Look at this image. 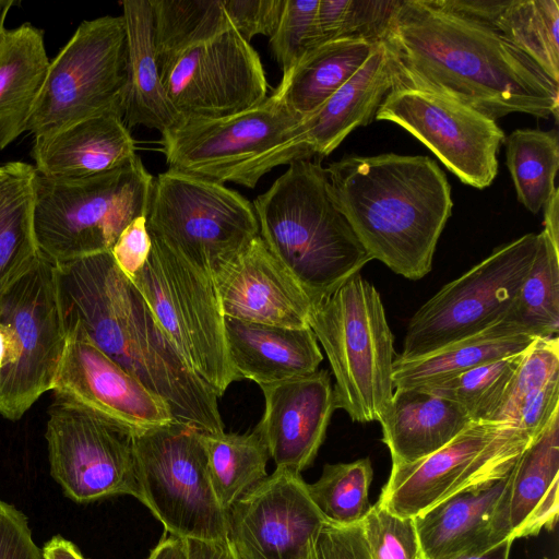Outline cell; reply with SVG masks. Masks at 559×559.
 Segmentation results:
<instances>
[{"label": "cell", "mask_w": 559, "mask_h": 559, "mask_svg": "<svg viewBox=\"0 0 559 559\" xmlns=\"http://www.w3.org/2000/svg\"><path fill=\"white\" fill-rule=\"evenodd\" d=\"M490 28L559 84L558 0H507Z\"/></svg>", "instance_id": "cell-36"}, {"label": "cell", "mask_w": 559, "mask_h": 559, "mask_svg": "<svg viewBox=\"0 0 559 559\" xmlns=\"http://www.w3.org/2000/svg\"><path fill=\"white\" fill-rule=\"evenodd\" d=\"M380 43L353 37L323 43L283 74L271 96L302 120L343 86Z\"/></svg>", "instance_id": "cell-30"}, {"label": "cell", "mask_w": 559, "mask_h": 559, "mask_svg": "<svg viewBox=\"0 0 559 559\" xmlns=\"http://www.w3.org/2000/svg\"><path fill=\"white\" fill-rule=\"evenodd\" d=\"M0 326L8 341L0 371V415L17 420L52 389L67 341L56 263L40 252L31 269L1 294Z\"/></svg>", "instance_id": "cell-11"}, {"label": "cell", "mask_w": 559, "mask_h": 559, "mask_svg": "<svg viewBox=\"0 0 559 559\" xmlns=\"http://www.w3.org/2000/svg\"><path fill=\"white\" fill-rule=\"evenodd\" d=\"M147 230L212 277L259 236L253 204L223 183L174 169L154 178Z\"/></svg>", "instance_id": "cell-9"}, {"label": "cell", "mask_w": 559, "mask_h": 559, "mask_svg": "<svg viewBox=\"0 0 559 559\" xmlns=\"http://www.w3.org/2000/svg\"><path fill=\"white\" fill-rule=\"evenodd\" d=\"M263 242L314 305L371 257L338 209L321 159H298L253 201Z\"/></svg>", "instance_id": "cell-4"}, {"label": "cell", "mask_w": 559, "mask_h": 559, "mask_svg": "<svg viewBox=\"0 0 559 559\" xmlns=\"http://www.w3.org/2000/svg\"><path fill=\"white\" fill-rule=\"evenodd\" d=\"M0 559H43L26 515L4 501H0Z\"/></svg>", "instance_id": "cell-46"}, {"label": "cell", "mask_w": 559, "mask_h": 559, "mask_svg": "<svg viewBox=\"0 0 559 559\" xmlns=\"http://www.w3.org/2000/svg\"><path fill=\"white\" fill-rule=\"evenodd\" d=\"M559 412V336L536 338L486 421L515 427L535 438Z\"/></svg>", "instance_id": "cell-31"}, {"label": "cell", "mask_w": 559, "mask_h": 559, "mask_svg": "<svg viewBox=\"0 0 559 559\" xmlns=\"http://www.w3.org/2000/svg\"><path fill=\"white\" fill-rule=\"evenodd\" d=\"M393 83L391 56L381 41L364 66L317 110L292 128L282 143L239 168L229 182L254 188L266 173L280 165L328 156L354 129L374 119Z\"/></svg>", "instance_id": "cell-18"}, {"label": "cell", "mask_w": 559, "mask_h": 559, "mask_svg": "<svg viewBox=\"0 0 559 559\" xmlns=\"http://www.w3.org/2000/svg\"><path fill=\"white\" fill-rule=\"evenodd\" d=\"M130 440L139 500L165 531L182 539L228 538V512L214 493L201 432L174 420Z\"/></svg>", "instance_id": "cell-8"}, {"label": "cell", "mask_w": 559, "mask_h": 559, "mask_svg": "<svg viewBox=\"0 0 559 559\" xmlns=\"http://www.w3.org/2000/svg\"><path fill=\"white\" fill-rule=\"evenodd\" d=\"M56 281L64 330L79 326L162 399L175 421L203 433L224 431L218 397L178 354L110 251L56 263Z\"/></svg>", "instance_id": "cell-2"}, {"label": "cell", "mask_w": 559, "mask_h": 559, "mask_svg": "<svg viewBox=\"0 0 559 559\" xmlns=\"http://www.w3.org/2000/svg\"><path fill=\"white\" fill-rule=\"evenodd\" d=\"M349 0H319L317 28L320 45L338 38Z\"/></svg>", "instance_id": "cell-48"}, {"label": "cell", "mask_w": 559, "mask_h": 559, "mask_svg": "<svg viewBox=\"0 0 559 559\" xmlns=\"http://www.w3.org/2000/svg\"><path fill=\"white\" fill-rule=\"evenodd\" d=\"M152 249L146 216L133 219L119 235L110 249L115 263L121 273L131 278L145 264Z\"/></svg>", "instance_id": "cell-47"}, {"label": "cell", "mask_w": 559, "mask_h": 559, "mask_svg": "<svg viewBox=\"0 0 559 559\" xmlns=\"http://www.w3.org/2000/svg\"><path fill=\"white\" fill-rule=\"evenodd\" d=\"M13 4H14L13 0H0V45H1L3 34L5 32L4 21H5V17Z\"/></svg>", "instance_id": "cell-55"}, {"label": "cell", "mask_w": 559, "mask_h": 559, "mask_svg": "<svg viewBox=\"0 0 559 559\" xmlns=\"http://www.w3.org/2000/svg\"><path fill=\"white\" fill-rule=\"evenodd\" d=\"M130 130L118 114H103L50 135L35 138V171L47 178L81 179L117 169L136 156Z\"/></svg>", "instance_id": "cell-24"}, {"label": "cell", "mask_w": 559, "mask_h": 559, "mask_svg": "<svg viewBox=\"0 0 559 559\" xmlns=\"http://www.w3.org/2000/svg\"><path fill=\"white\" fill-rule=\"evenodd\" d=\"M513 540L504 539L484 549L464 554L456 559H509Z\"/></svg>", "instance_id": "cell-53"}, {"label": "cell", "mask_w": 559, "mask_h": 559, "mask_svg": "<svg viewBox=\"0 0 559 559\" xmlns=\"http://www.w3.org/2000/svg\"><path fill=\"white\" fill-rule=\"evenodd\" d=\"M153 183L139 155L117 169L81 179L35 171L33 225L39 252L63 263L110 251L133 219L147 216Z\"/></svg>", "instance_id": "cell-6"}, {"label": "cell", "mask_w": 559, "mask_h": 559, "mask_svg": "<svg viewBox=\"0 0 559 559\" xmlns=\"http://www.w3.org/2000/svg\"><path fill=\"white\" fill-rule=\"evenodd\" d=\"M201 440L214 493L228 512L242 493L267 476V448L255 429L242 435L201 432Z\"/></svg>", "instance_id": "cell-33"}, {"label": "cell", "mask_w": 559, "mask_h": 559, "mask_svg": "<svg viewBox=\"0 0 559 559\" xmlns=\"http://www.w3.org/2000/svg\"><path fill=\"white\" fill-rule=\"evenodd\" d=\"M400 4V0H349L338 38L383 41Z\"/></svg>", "instance_id": "cell-43"}, {"label": "cell", "mask_w": 559, "mask_h": 559, "mask_svg": "<svg viewBox=\"0 0 559 559\" xmlns=\"http://www.w3.org/2000/svg\"><path fill=\"white\" fill-rule=\"evenodd\" d=\"M43 559H86L79 548L60 535L50 538L41 549Z\"/></svg>", "instance_id": "cell-51"}, {"label": "cell", "mask_w": 559, "mask_h": 559, "mask_svg": "<svg viewBox=\"0 0 559 559\" xmlns=\"http://www.w3.org/2000/svg\"><path fill=\"white\" fill-rule=\"evenodd\" d=\"M474 420L457 403L419 388H395L379 421L392 464H407L438 451Z\"/></svg>", "instance_id": "cell-26"}, {"label": "cell", "mask_w": 559, "mask_h": 559, "mask_svg": "<svg viewBox=\"0 0 559 559\" xmlns=\"http://www.w3.org/2000/svg\"><path fill=\"white\" fill-rule=\"evenodd\" d=\"M510 477L511 471L459 491L413 518L423 559H456L511 539Z\"/></svg>", "instance_id": "cell-23"}, {"label": "cell", "mask_w": 559, "mask_h": 559, "mask_svg": "<svg viewBox=\"0 0 559 559\" xmlns=\"http://www.w3.org/2000/svg\"><path fill=\"white\" fill-rule=\"evenodd\" d=\"M506 320L534 338L559 334V248L544 231Z\"/></svg>", "instance_id": "cell-37"}, {"label": "cell", "mask_w": 559, "mask_h": 559, "mask_svg": "<svg viewBox=\"0 0 559 559\" xmlns=\"http://www.w3.org/2000/svg\"><path fill=\"white\" fill-rule=\"evenodd\" d=\"M506 163L518 201L538 213L557 187L559 138L556 130L516 129L506 139Z\"/></svg>", "instance_id": "cell-35"}, {"label": "cell", "mask_w": 559, "mask_h": 559, "mask_svg": "<svg viewBox=\"0 0 559 559\" xmlns=\"http://www.w3.org/2000/svg\"><path fill=\"white\" fill-rule=\"evenodd\" d=\"M146 559H189L186 539L169 535L162 538Z\"/></svg>", "instance_id": "cell-50"}, {"label": "cell", "mask_w": 559, "mask_h": 559, "mask_svg": "<svg viewBox=\"0 0 559 559\" xmlns=\"http://www.w3.org/2000/svg\"><path fill=\"white\" fill-rule=\"evenodd\" d=\"M532 438L497 421L469 424L448 444L407 464H392L378 502L415 518L448 497L508 474Z\"/></svg>", "instance_id": "cell-13"}, {"label": "cell", "mask_w": 559, "mask_h": 559, "mask_svg": "<svg viewBox=\"0 0 559 559\" xmlns=\"http://www.w3.org/2000/svg\"><path fill=\"white\" fill-rule=\"evenodd\" d=\"M49 64L40 29L29 23L5 29L0 45V151L26 131Z\"/></svg>", "instance_id": "cell-29"}, {"label": "cell", "mask_w": 559, "mask_h": 559, "mask_svg": "<svg viewBox=\"0 0 559 559\" xmlns=\"http://www.w3.org/2000/svg\"><path fill=\"white\" fill-rule=\"evenodd\" d=\"M233 28L250 43L255 35L271 37L285 0H222Z\"/></svg>", "instance_id": "cell-44"}, {"label": "cell", "mask_w": 559, "mask_h": 559, "mask_svg": "<svg viewBox=\"0 0 559 559\" xmlns=\"http://www.w3.org/2000/svg\"><path fill=\"white\" fill-rule=\"evenodd\" d=\"M151 239L145 264L129 281L188 367L221 397L239 379L229 360L213 280L159 239Z\"/></svg>", "instance_id": "cell-7"}, {"label": "cell", "mask_w": 559, "mask_h": 559, "mask_svg": "<svg viewBox=\"0 0 559 559\" xmlns=\"http://www.w3.org/2000/svg\"><path fill=\"white\" fill-rule=\"evenodd\" d=\"M559 412L532 439L511 469L508 518L510 538L552 531L558 520Z\"/></svg>", "instance_id": "cell-27"}, {"label": "cell", "mask_w": 559, "mask_h": 559, "mask_svg": "<svg viewBox=\"0 0 559 559\" xmlns=\"http://www.w3.org/2000/svg\"><path fill=\"white\" fill-rule=\"evenodd\" d=\"M383 43L393 87L435 93L495 121L512 112L558 120V83L491 28L431 0H402Z\"/></svg>", "instance_id": "cell-1"}, {"label": "cell", "mask_w": 559, "mask_h": 559, "mask_svg": "<svg viewBox=\"0 0 559 559\" xmlns=\"http://www.w3.org/2000/svg\"><path fill=\"white\" fill-rule=\"evenodd\" d=\"M157 63L166 97L179 120L225 118L267 98L261 59L234 28Z\"/></svg>", "instance_id": "cell-14"}, {"label": "cell", "mask_w": 559, "mask_h": 559, "mask_svg": "<svg viewBox=\"0 0 559 559\" xmlns=\"http://www.w3.org/2000/svg\"><path fill=\"white\" fill-rule=\"evenodd\" d=\"M309 326L335 379V409L354 421H380L394 392L396 354L376 287L359 273L352 276L313 305Z\"/></svg>", "instance_id": "cell-5"}, {"label": "cell", "mask_w": 559, "mask_h": 559, "mask_svg": "<svg viewBox=\"0 0 559 559\" xmlns=\"http://www.w3.org/2000/svg\"><path fill=\"white\" fill-rule=\"evenodd\" d=\"M127 84L122 15L84 21L50 61L26 131L35 139L103 114H118L123 119Z\"/></svg>", "instance_id": "cell-10"}, {"label": "cell", "mask_w": 559, "mask_h": 559, "mask_svg": "<svg viewBox=\"0 0 559 559\" xmlns=\"http://www.w3.org/2000/svg\"><path fill=\"white\" fill-rule=\"evenodd\" d=\"M264 412L255 430L276 467L301 474L324 441L334 406L328 370L259 385Z\"/></svg>", "instance_id": "cell-22"}, {"label": "cell", "mask_w": 559, "mask_h": 559, "mask_svg": "<svg viewBox=\"0 0 559 559\" xmlns=\"http://www.w3.org/2000/svg\"><path fill=\"white\" fill-rule=\"evenodd\" d=\"M122 17L128 46V84L123 122L130 130L143 126L160 133L179 121L160 79L150 0H126Z\"/></svg>", "instance_id": "cell-28"}, {"label": "cell", "mask_w": 559, "mask_h": 559, "mask_svg": "<svg viewBox=\"0 0 559 559\" xmlns=\"http://www.w3.org/2000/svg\"><path fill=\"white\" fill-rule=\"evenodd\" d=\"M544 209V233L559 248V189L557 188Z\"/></svg>", "instance_id": "cell-52"}, {"label": "cell", "mask_w": 559, "mask_h": 559, "mask_svg": "<svg viewBox=\"0 0 559 559\" xmlns=\"http://www.w3.org/2000/svg\"><path fill=\"white\" fill-rule=\"evenodd\" d=\"M333 198L371 259L419 280L452 214L451 187L428 156L346 155L326 168Z\"/></svg>", "instance_id": "cell-3"}, {"label": "cell", "mask_w": 559, "mask_h": 559, "mask_svg": "<svg viewBox=\"0 0 559 559\" xmlns=\"http://www.w3.org/2000/svg\"><path fill=\"white\" fill-rule=\"evenodd\" d=\"M300 120L274 97L218 119L179 120L160 133L169 169L218 183L277 146Z\"/></svg>", "instance_id": "cell-17"}, {"label": "cell", "mask_w": 559, "mask_h": 559, "mask_svg": "<svg viewBox=\"0 0 559 559\" xmlns=\"http://www.w3.org/2000/svg\"><path fill=\"white\" fill-rule=\"evenodd\" d=\"M309 559H372L360 523L347 526L325 522Z\"/></svg>", "instance_id": "cell-45"}, {"label": "cell", "mask_w": 559, "mask_h": 559, "mask_svg": "<svg viewBox=\"0 0 559 559\" xmlns=\"http://www.w3.org/2000/svg\"><path fill=\"white\" fill-rule=\"evenodd\" d=\"M22 162H11L0 166V199L16 175Z\"/></svg>", "instance_id": "cell-54"}, {"label": "cell", "mask_w": 559, "mask_h": 559, "mask_svg": "<svg viewBox=\"0 0 559 559\" xmlns=\"http://www.w3.org/2000/svg\"><path fill=\"white\" fill-rule=\"evenodd\" d=\"M360 525L372 559H423L413 518L396 515L377 502Z\"/></svg>", "instance_id": "cell-42"}, {"label": "cell", "mask_w": 559, "mask_h": 559, "mask_svg": "<svg viewBox=\"0 0 559 559\" xmlns=\"http://www.w3.org/2000/svg\"><path fill=\"white\" fill-rule=\"evenodd\" d=\"M535 340L504 319L427 355L406 360L395 358L394 389L427 388L444 382L477 366L522 353Z\"/></svg>", "instance_id": "cell-32"}, {"label": "cell", "mask_w": 559, "mask_h": 559, "mask_svg": "<svg viewBox=\"0 0 559 559\" xmlns=\"http://www.w3.org/2000/svg\"><path fill=\"white\" fill-rule=\"evenodd\" d=\"M50 475L79 503L140 499L130 437L82 405L56 396L45 432Z\"/></svg>", "instance_id": "cell-15"}, {"label": "cell", "mask_w": 559, "mask_h": 559, "mask_svg": "<svg viewBox=\"0 0 559 559\" xmlns=\"http://www.w3.org/2000/svg\"><path fill=\"white\" fill-rule=\"evenodd\" d=\"M374 118L401 126L465 185L484 189L498 173L503 130L495 120L451 98L392 87Z\"/></svg>", "instance_id": "cell-16"}, {"label": "cell", "mask_w": 559, "mask_h": 559, "mask_svg": "<svg viewBox=\"0 0 559 559\" xmlns=\"http://www.w3.org/2000/svg\"><path fill=\"white\" fill-rule=\"evenodd\" d=\"M212 280L225 318L310 328L312 301L260 235L218 267Z\"/></svg>", "instance_id": "cell-21"}, {"label": "cell", "mask_w": 559, "mask_h": 559, "mask_svg": "<svg viewBox=\"0 0 559 559\" xmlns=\"http://www.w3.org/2000/svg\"><path fill=\"white\" fill-rule=\"evenodd\" d=\"M150 1L157 60L233 28L222 0Z\"/></svg>", "instance_id": "cell-38"}, {"label": "cell", "mask_w": 559, "mask_h": 559, "mask_svg": "<svg viewBox=\"0 0 559 559\" xmlns=\"http://www.w3.org/2000/svg\"><path fill=\"white\" fill-rule=\"evenodd\" d=\"M373 469L368 457L325 464L320 478L307 484L309 496L325 522L347 526L361 522L370 508Z\"/></svg>", "instance_id": "cell-39"}, {"label": "cell", "mask_w": 559, "mask_h": 559, "mask_svg": "<svg viewBox=\"0 0 559 559\" xmlns=\"http://www.w3.org/2000/svg\"><path fill=\"white\" fill-rule=\"evenodd\" d=\"M524 352L486 362L444 382L419 389L457 403L474 421L486 420L501 400Z\"/></svg>", "instance_id": "cell-40"}, {"label": "cell", "mask_w": 559, "mask_h": 559, "mask_svg": "<svg viewBox=\"0 0 559 559\" xmlns=\"http://www.w3.org/2000/svg\"><path fill=\"white\" fill-rule=\"evenodd\" d=\"M55 396L95 413L128 437L174 421L167 404L97 348L79 326L66 329Z\"/></svg>", "instance_id": "cell-20"}, {"label": "cell", "mask_w": 559, "mask_h": 559, "mask_svg": "<svg viewBox=\"0 0 559 559\" xmlns=\"http://www.w3.org/2000/svg\"><path fill=\"white\" fill-rule=\"evenodd\" d=\"M318 4L319 0H285L277 26L270 37L272 52L283 74L320 45Z\"/></svg>", "instance_id": "cell-41"}, {"label": "cell", "mask_w": 559, "mask_h": 559, "mask_svg": "<svg viewBox=\"0 0 559 559\" xmlns=\"http://www.w3.org/2000/svg\"><path fill=\"white\" fill-rule=\"evenodd\" d=\"M537 246L538 234L521 236L445 284L409 319L403 350L395 358L427 355L504 320Z\"/></svg>", "instance_id": "cell-12"}, {"label": "cell", "mask_w": 559, "mask_h": 559, "mask_svg": "<svg viewBox=\"0 0 559 559\" xmlns=\"http://www.w3.org/2000/svg\"><path fill=\"white\" fill-rule=\"evenodd\" d=\"M34 176L35 168L21 163L0 199V296L39 254L33 225Z\"/></svg>", "instance_id": "cell-34"}, {"label": "cell", "mask_w": 559, "mask_h": 559, "mask_svg": "<svg viewBox=\"0 0 559 559\" xmlns=\"http://www.w3.org/2000/svg\"><path fill=\"white\" fill-rule=\"evenodd\" d=\"M225 337L238 379L258 385L312 373L323 355L311 328H285L225 318Z\"/></svg>", "instance_id": "cell-25"}, {"label": "cell", "mask_w": 559, "mask_h": 559, "mask_svg": "<svg viewBox=\"0 0 559 559\" xmlns=\"http://www.w3.org/2000/svg\"><path fill=\"white\" fill-rule=\"evenodd\" d=\"M189 559H240L229 538L215 542L186 539Z\"/></svg>", "instance_id": "cell-49"}, {"label": "cell", "mask_w": 559, "mask_h": 559, "mask_svg": "<svg viewBox=\"0 0 559 559\" xmlns=\"http://www.w3.org/2000/svg\"><path fill=\"white\" fill-rule=\"evenodd\" d=\"M8 355V341L4 331L0 326V371L4 367Z\"/></svg>", "instance_id": "cell-56"}, {"label": "cell", "mask_w": 559, "mask_h": 559, "mask_svg": "<svg viewBox=\"0 0 559 559\" xmlns=\"http://www.w3.org/2000/svg\"><path fill=\"white\" fill-rule=\"evenodd\" d=\"M325 523L299 473L283 467L228 510V538L240 559H309Z\"/></svg>", "instance_id": "cell-19"}, {"label": "cell", "mask_w": 559, "mask_h": 559, "mask_svg": "<svg viewBox=\"0 0 559 559\" xmlns=\"http://www.w3.org/2000/svg\"><path fill=\"white\" fill-rule=\"evenodd\" d=\"M544 559H548V558H544Z\"/></svg>", "instance_id": "cell-57"}]
</instances>
